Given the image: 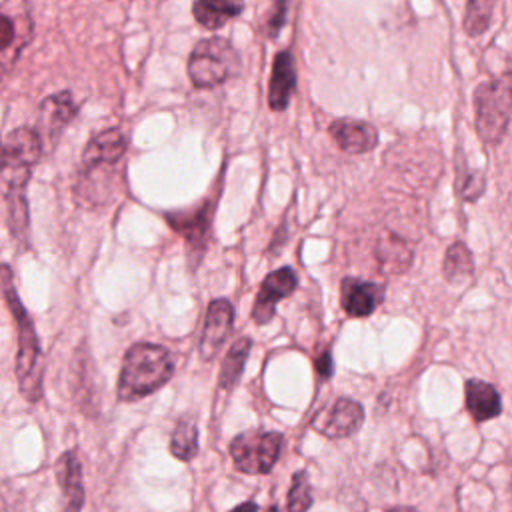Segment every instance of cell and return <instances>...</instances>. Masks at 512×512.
<instances>
[{
  "label": "cell",
  "instance_id": "3",
  "mask_svg": "<svg viewBox=\"0 0 512 512\" xmlns=\"http://www.w3.org/2000/svg\"><path fill=\"white\" fill-rule=\"evenodd\" d=\"M0 284L6 298L8 308L16 320L18 330V356H16V376L20 384V392L28 402H36L42 396V350L34 330V324L18 300V294L12 284L10 270L6 266L0 268Z\"/></svg>",
  "mask_w": 512,
  "mask_h": 512
},
{
  "label": "cell",
  "instance_id": "14",
  "mask_svg": "<svg viewBox=\"0 0 512 512\" xmlns=\"http://www.w3.org/2000/svg\"><path fill=\"white\" fill-rule=\"evenodd\" d=\"M56 480L64 494L62 512H80L84 504V484H82V464L74 450L64 452L56 460Z\"/></svg>",
  "mask_w": 512,
  "mask_h": 512
},
{
  "label": "cell",
  "instance_id": "28",
  "mask_svg": "<svg viewBox=\"0 0 512 512\" xmlns=\"http://www.w3.org/2000/svg\"><path fill=\"white\" fill-rule=\"evenodd\" d=\"M276 10L272 12L270 16V22H268V28H270V36H276L280 32V28L284 26V20H286V8H288V0H276Z\"/></svg>",
  "mask_w": 512,
  "mask_h": 512
},
{
  "label": "cell",
  "instance_id": "30",
  "mask_svg": "<svg viewBox=\"0 0 512 512\" xmlns=\"http://www.w3.org/2000/svg\"><path fill=\"white\" fill-rule=\"evenodd\" d=\"M230 512H258V504L252 502V500H248V502H242V504L234 506Z\"/></svg>",
  "mask_w": 512,
  "mask_h": 512
},
{
  "label": "cell",
  "instance_id": "13",
  "mask_svg": "<svg viewBox=\"0 0 512 512\" xmlns=\"http://www.w3.org/2000/svg\"><path fill=\"white\" fill-rule=\"evenodd\" d=\"M328 130L334 142L340 146V150L348 154H364L378 144L376 128L364 120L340 118L334 120Z\"/></svg>",
  "mask_w": 512,
  "mask_h": 512
},
{
  "label": "cell",
  "instance_id": "19",
  "mask_svg": "<svg viewBox=\"0 0 512 512\" xmlns=\"http://www.w3.org/2000/svg\"><path fill=\"white\" fill-rule=\"evenodd\" d=\"M244 10V0H196L192 14L196 22L208 30L224 26L228 20L240 16Z\"/></svg>",
  "mask_w": 512,
  "mask_h": 512
},
{
  "label": "cell",
  "instance_id": "6",
  "mask_svg": "<svg viewBox=\"0 0 512 512\" xmlns=\"http://www.w3.org/2000/svg\"><path fill=\"white\" fill-rule=\"evenodd\" d=\"M282 446L284 436L280 432L248 430L232 438L230 456L240 472L262 476L274 468L282 454Z\"/></svg>",
  "mask_w": 512,
  "mask_h": 512
},
{
  "label": "cell",
  "instance_id": "21",
  "mask_svg": "<svg viewBox=\"0 0 512 512\" xmlns=\"http://www.w3.org/2000/svg\"><path fill=\"white\" fill-rule=\"evenodd\" d=\"M170 452L182 462H190L198 454V424L194 416H180L170 436Z\"/></svg>",
  "mask_w": 512,
  "mask_h": 512
},
{
  "label": "cell",
  "instance_id": "12",
  "mask_svg": "<svg viewBox=\"0 0 512 512\" xmlns=\"http://www.w3.org/2000/svg\"><path fill=\"white\" fill-rule=\"evenodd\" d=\"M126 146H128V138L118 128H108L94 134L82 154L84 170L88 172V170L116 164L126 152Z\"/></svg>",
  "mask_w": 512,
  "mask_h": 512
},
{
  "label": "cell",
  "instance_id": "7",
  "mask_svg": "<svg viewBox=\"0 0 512 512\" xmlns=\"http://www.w3.org/2000/svg\"><path fill=\"white\" fill-rule=\"evenodd\" d=\"M34 22L28 0H0V76L12 70L32 40Z\"/></svg>",
  "mask_w": 512,
  "mask_h": 512
},
{
  "label": "cell",
  "instance_id": "15",
  "mask_svg": "<svg viewBox=\"0 0 512 512\" xmlns=\"http://www.w3.org/2000/svg\"><path fill=\"white\" fill-rule=\"evenodd\" d=\"M296 88V68L294 58L288 50L278 52L272 64L270 88H268V106L274 112H282L288 108V102Z\"/></svg>",
  "mask_w": 512,
  "mask_h": 512
},
{
  "label": "cell",
  "instance_id": "25",
  "mask_svg": "<svg viewBox=\"0 0 512 512\" xmlns=\"http://www.w3.org/2000/svg\"><path fill=\"white\" fill-rule=\"evenodd\" d=\"M498 0H468L466 2V10H464V18H462V28L468 36L476 38L480 34H484L492 22V14H494V4Z\"/></svg>",
  "mask_w": 512,
  "mask_h": 512
},
{
  "label": "cell",
  "instance_id": "32",
  "mask_svg": "<svg viewBox=\"0 0 512 512\" xmlns=\"http://www.w3.org/2000/svg\"><path fill=\"white\" fill-rule=\"evenodd\" d=\"M0 168H2V140H0Z\"/></svg>",
  "mask_w": 512,
  "mask_h": 512
},
{
  "label": "cell",
  "instance_id": "9",
  "mask_svg": "<svg viewBox=\"0 0 512 512\" xmlns=\"http://www.w3.org/2000/svg\"><path fill=\"white\" fill-rule=\"evenodd\" d=\"M296 286H298V276L292 268L282 266L270 272L258 290V296L252 308V320L260 326L268 324L276 314L278 302L290 296L296 290Z\"/></svg>",
  "mask_w": 512,
  "mask_h": 512
},
{
  "label": "cell",
  "instance_id": "10",
  "mask_svg": "<svg viewBox=\"0 0 512 512\" xmlns=\"http://www.w3.org/2000/svg\"><path fill=\"white\" fill-rule=\"evenodd\" d=\"M234 308L226 298H216L208 304L202 338H200V356L202 360H214L226 338L232 332Z\"/></svg>",
  "mask_w": 512,
  "mask_h": 512
},
{
  "label": "cell",
  "instance_id": "2",
  "mask_svg": "<svg viewBox=\"0 0 512 512\" xmlns=\"http://www.w3.org/2000/svg\"><path fill=\"white\" fill-rule=\"evenodd\" d=\"M174 358L168 348L152 342H136L124 354L118 376V398L134 402L160 390L174 376Z\"/></svg>",
  "mask_w": 512,
  "mask_h": 512
},
{
  "label": "cell",
  "instance_id": "23",
  "mask_svg": "<svg viewBox=\"0 0 512 512\" xmlns=\"http://www.w3.org/2000/svg\"><path fill=\"white\" fill-rule=\"evenodd\" d=\"M444 278L452 284H458L472 276L474 272V260L464 242H454L446 254H444V266H442Z\"/></svg>",
  "mask_w": 512,
  "mask_h": 512
},
{
  "label": "cell",
  "instance_id": "24",
  "mask_svg": "<svg viewBox=\"0 0 512 512\" xmlns=\"http://www.w3.org/2000/svg\"><path fill=\"white\" fill-rule=\"evenodd\" d=\"M92 374V364H90V356L84 350H78L72 362V376H70V388L72 394L78 402V406H82L84 410H88V402H92V392L94 386L90 384V376Z\"/></svg>",
  "mask_w": 512,
  "mask_h": 512
},
{
  "label": "cell",
  "instance_id": "34",
  "mask_svg": "<svg viewBox=\"0 0 512 512\" xmlns=\"http://www.w3.org/2000/svg\"><path fill=\"white\" fill-rule=\"evenodd\" d=\"M0 512H4V508H2V504H0Z\"/></svg>",
  "mask_w": 512,
  "mask_h": 512
},
{
  "label": "cell",
  "instance_id": "8",
  "mask_svg": "<svg viewBox=\"0 0 512 512\" xmlns=\"http://www.w3.org/2000/svg\"><path fill=\"white\" fill-rule=\"evenodd\" d=\"M364 424V408L352 398H338L326 408H322L314 420L312 426L328 436V438H346L360 430Z\"/></svg>",
  "mask_w": 512,
  "mask_h": 512
},
{
  "label": "cell",
  "instance_id": "31",
  "mask_svg": "<svg viewBox=\"0 0 512 512\" xmlns=\"http://www.w3.org/2000/svg\"><path fill=\"white\" fill-rule=\"evenodd\" d=\"M388 512H418V510L408 508V506H402V508H392V510H388Z\"/></svg>",
  "mask_w": 512,
  "mask_h": 512
},
{
  "label": "cell",
  "instance_id": "18",
  "mask_svg": "<svg viewBox=\"0 0 512 512\" xmlns=\"http://www.w3.org/2000/svg\"><path fill=\"white\" fill-rule=\"evenodd\" d=\"M378 268L384 274H402L412 264V248L394 232H384L374 248Z\"/></svg>",
  "mask_w": 512,
  "mask_h": 512
},
{
  "label": "cell",
  "instance_id": "5",
  "mask_svg": "<svg viewBox=\"0 0 512 512\" xmlns=\"http://www.w3.org/2000/svg\"><path fill=\"white\" fill-rule=\"evenodd\" d=\"M476 132L488 144H498L510 122V78L504 72L500 78L486 80L474 90Z\"/></svg>",
  "mask_w": 512,
  "mask_h": 512
},
{
  "label": "cell",
  "instance_id": "27",
  "mask_svg": "<svg viewBox=\"0 0 512 512\" xmlns=\"http://www.w3.org/2000/svg\"><path fill=\"white\" fill-rule=\"evenodd\" d=\"M456 172H458V192L466 202H474L478 196H482V192H484V174L468 170L466 158H464V166L458 160Z\"/></svg>",
  "mask_w": 512,
  "mask_h": 512
},
{
  "label": "cell",
  "instance_id": "20",
  "mask_svg": "<svg viewBox=\"0 0 512 512\" xmlns=\"http://www.w3.org/2000/svg\"><path fill=\"white\" fill-rule=\"evenodd\" d=\"M166 220L170 222V226L174 230H178L188 240L190 250H198V252L204 250L206 238H208V226H210V208H208V204H204L198 212H194L190 216L168 214Z\"/></svg>",
  "mask_w": 512,
  "mask_h": 512
},
{
  "label": "cell",
  "instance_id": "1",
  "mask_svg": "<svg viewBox=\"0 0 512 512\" xmlns=\"http://www.w3.org/2000/svg\"><path fill=\"white\" fill-rule=\"evenodd\" d=\"M42 152V140L36 130L22 126L8 134V140L2 144V168L0 178L4 182V196L8 206V226L14 238L28 242V202H26V184L32 172V166L38 162Z\"/></svg>",
  "mask_w": 512,
  "mask_h": 512
},
{
  "label": "cell",
  "instance_id": "11",
  "mask_svg": "<svg viewBox=\"0 0 512 512\" xmlns=\"http://www.w3.org/2000/svg\"><path fill=\"white\" fill-rule=\"evenodd\" d=\"M384 300V286L360 278H344L340 288V302L348 316L366 318Z\"/></svg>",
  "mask_w": 512,
  "mask_h": 512
},
{
  "label": "cell",
  "instance_id": "16",
  "mask_svg": "<svg viewBox=\"0 0 512 512\" xmlns=\"http://www.w3.org/2000/svg\"><path fill=\"white\" fill-rule=\"evenodd\" d=\"M76 114V104L68 90L48 96L40 106V128L42 136L54 140L68 126Z\"/></svg>",
  "mask_w": 512,
  "mask_h": 512
},
{
  "label": "cell",
  "instance_id": "4",
  "mask_svg": "<svg viewBox=\"0 0 512 512\" xmlns=\"http://www.w3.org/2000/svg\"><path fill=\"white\" fill-rule=\"evenodd\" d=\"M240 70V56L220 36L200 40L188 58V76L196 88H214Z\"/></svg>",
  "mask_w": 512,
  "mask_h": 512
},
{
  "label": "cell",
  "instance_id": "17",
  "mask_svg": "<svg viewBox=\"0 0 512 512\" xmlns=\"http://www.w3.org/2000/svg\"><path fill=\"white\" fill-rule=\"evenodd\" d=\"M466 410L474 418V422H486L496 418L502 412L498 390L478 378H470L466 382Z\"/></svg>",
  "mask_w": 512,
  "mask_h": 512
},
{
  "label": "cell",
  "instance_id": "26",
  "mask_svg": "<svg viewBox=\"0 0 512 512\" xmlns=\"http://www.w3.org/2000/svg\"><path fill=\"white\" fill-rule=\"evenodd\" d=\"M312 506V488L308 482L306 470H298L292 476V486L288 490L286 498V510L288 512H306Z\"/></svg>",
  "mask_w": 512,
  "mask_h": 512
},
{
  "label": "cell",
  "instance_id": "29",
  "mask_svg": "<svg viewBox=\"0 0 512 512\" xmlns=\"http://www.w3.org/2000/svg\"><path fill=\"white\" fill-rule=\"evenodd\" d=\"M314 368H316V374L322 378V380H328L334 372V362H332V354L330 350H322L316 360H314Z\"/></svg>",
  "mask_w": 512,
  "mask_h": 512
},
{
  "label": "cell",
  "instance_id": "22",
  "mask_svg": "<svg viewBox=\"0 0 512 512\" xmlns=\"http://www.w3.org/2000/svg\"><path fill=\"white\" fill-rule=\"evenodd\" d=\"M250 348H252V340L242 336L238 338L226 352L224 360H222V368H220V376H218V386L222 390H230L238 378L242 376V370H244V364L248 360V354H250Z\"/></svg>",
  "mask_w": 512,
  "mask_h": 512
},
{
  "label": "cell",
  "instance_id": "33",
  "mask_svg": "<svg viewBox=\"0 0 512 512\" xmlns=\"http://www.w3.org/2000/svg\"><path fill=\"white\" fill-rule=\"evenodd\" d=\"M268 512H278V508L276 506H270V510Z\"/></svg>",
  "mask_w": 512,
  "mask_h": 512
}]
</instances>
